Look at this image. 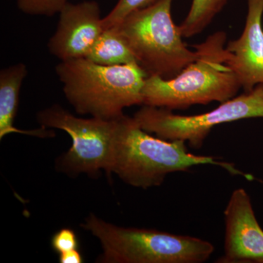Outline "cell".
<instances>
[{"label": "cell", "instance_id": "cell-1", "mask_svg": "<svg viewBox=\"0 0 263 263\" xmlns=\"http://www.w3.org/2000/svg\"><path fill=\"white\" fill-rule=\"evenodd\" d=\"M204 164L218 166L233 176L252 178L233 163L210 156L190 153L185 142L150 136L133 117L123 115L117 119L110 173L128 184L142 189L160 186L167 175L187 172L195 166Z\"/></svg>", "mask_w": 263, "mask_h": 263}, {"label": "cell", "instance_id": "cell-2", "mask_svg": "<svg viewBox=\"0 0 263 263\" xmlns=\"http://www.w3.org/2000/svg\"><path fill=\"white\" fill-rule=\"evenodd\" d=\"M227 34L218 31L195 45L197 56L171 79L148 76L143 89V105L181 110L212 102L224 103L238 94V78L227 65Z\"/></svg>", "mask_w": 263, "mask_h": 263}, {"label": "cell", "instance_id": "cell-3", "mask_svg": "<svg viewBox=\"0 0 263 263\" xmlns=\"http://www.w3.org/2000/svg\"><path fill=\"white\" fill-rule=\"evenodd\" d=\"M56 73L65 98L81 115L114 120L124 109L143 105V89L148 75L137 62L98 65L86 58L61 61Z\"/></svg>", "mask_w": 263, "mask_h": 263}, {"label": "cell", "instance_id": "cell-4", "mask_svg": "<svg viewBox=\"0 0 263 263\" xmlns=\"http://www.w3.org/2000/svg\"><path fill=\"white\" fill-rule=\"evenodd\" d=\"M103 249L100 262L107 263H202L214 246L201 238L157 230L122 228L91 214L81 224Z\"/></svg>", "mask_w": 263, "mask_h": 263}, {"label": "cell", "instance_id": "cell-5", "mask_svg": "<svg viewBox=\"0 0 263 263\" xmlns=\"http://www.w3.org/2000/svg\"><path fill=\"white\" fill-rule=\"evenodd\" d=\"M173 0L157 3L127 15L117 27L148 76L171 79L197 56L182 40L179 26L171 16Z\"/></svg>", "mask_w": 263, "mask_h": 263}, {"label": "cell", "instance_id": "cell-6", "mask_svg": "<svg viewBox=\"0 0 263 263\" xmlns=\"http://www.w3.org/2000/svg\"><path fill=\"white\" fill-rule=\"evenodd\" d=\"M138 125L167 141H182L199 149L216 126L252 118H263V84L221 103L211 111L183 116L169 109L143 105L135 114Z\"/></svg>", "mask_w": 263, "mask_h": 263}, {"label": "cell", "instance_id": "cell-7", "mask_svg": "<svg viewBox=\"0 0 263 263\" xmlns=\"http://www.w3.org/2000/svg\"><path fill=\"white\" fill-rule=\"evenodd\" d=\"M117 119L76 117L58 105L37 114V122L45 128L66 132L72 146L60 161L62 169L72 174H94L100 170L110 174Z\"/></svg>", "mask_w": 263, "mask_h": 263}, {"label": "cell", "instance_id": "cell-8", "mask_svg": "<svg viewBox=\"0 0 263 263\" xmlns=\"http://www.w3.org/2000/svg\"><path fill=\"white\" fill-rule=\"evenodd\" d=\"M224 215V254L216 262L263 263V230L245 189L232 193Z\"/></svg>", "mask_w": 263, "mask_h": 263}, {"label": "cell", "instance_id": "cell-9", "mask_svg": "<svg viewBox=\"0 0 263 263\" xmlns=\"http://www.w3.org/2000/svg\"><path fill=\"white\" fill-rule=\"evenodd\" d=\"M98 3L85 1L67 3L60 12V20L48 48L61 61L85 58L103 32Z\"/></svg>", "mask_w": 263, "mask_h": 263}, {"label": "cell", "instance_id": "cell-10", "mask_svg": "<svg viewBox=\"0 0 263 263\" xmlns=\"http://www.w3.org/2000/svg\"><path fill=\"white\" fill-rule=\"evenodd\" d=\"M243 32L226 46V63L245 92L263 84V0H247Z\"/></svg>", "mask_w": 263, "mask_h": 263}, {"label": "cell", "instance_id": "cell-11", "mask_svg": "<svg viewBox=\"0 0 263 263\" xmlns=\"http://www.w3.org/2000/svg\"><path fill=\"white\" fill-rule=\"evenodd\" d=\"M28 71L23 63L5 67L0 72V139L11 133L28 135L38 138H51L55 136L47 128L23 130L14 126L18 109L21 88Z\"/></svg>", "mask_w": 263, "mask_h": 263}, {"label": "cell", "instance_id": "cell-12", "mask_svg": "<svg viewBox=\"0 0 263 263\" xmlns=\"http://www.w3.org/2000/svg\"><path fill=\"white\" fill-rule=\"evenodd\" d=\"M85 58L105 66L137 62L136 57L117 26L104 29Z\"/></svg>", "mask_w": 263, "mask_h": 263}, {"label": "cell", "instance_id": "cell-13", "mask_svg": "<svg viewBox=\"0 0 263 263\" xmlns=\"http://www.w3.org/2000/svg\"><path fill=\"white\" fill-rule=\"evenodd\" d=\"M229 0H193L186 18L179 26L183 37H193L203 32Z\"/></svg>", "mask_w": 263, "mask_h": 263}, {"label": "cell", "instance_id": "cell-14", "mask_svg": "<svg viewBox=\"0 0 263 263\" xmlns=\"http://www.w3.org/2000/svg\"><path fill=\"white\" fill-rule=\"evenodd\" d=\"M159 0H119L111 11L103 18L104 29L114 27L129 13L157 3Z\"/></svg>", "mask_w": 263, "mask_h": 263}, {"label": "cell", "instance_id": "cell-15", "mask_svg": "<svg viewBox=\"0 0 263 263\" xmlns=\"http://www.w3.org/2000/svg\"><path fill=\"white\" fill-rule=\"evenodd\" d=\"M17 3L25 14L52 16L60 13L68 0H17Z\"/></svg>", "mask_w": 263, "mask_h": 263}, {"label": "cell", "instance_id": "cell-16", "mask_svg": "<svg viewBox=\"0 0 263 263\" xmlns=\"http://www.w3.org/2000/svg\"><path fill=\"white\" fill-rule=\"evenodd\" d=\"M51 247L59 254L78 249L79 240L77 235L70 228H62L52 237Z\"/></svg>", "mask_w": 263, "mask_h": 263}, {"label": "cell", "instance_id": "cell-17", "mask_svg": "<svg viewBox=\"0 0 263 263\" xmlns=\"http://www.w3.org/2000/svg\"><path fill=\"white\" fill-rule=\"evenodd\" d=\"M59 262L60 263H82L84 262V258L78 249L59 254Z\"/></svg>", "mask_w": 263, "mask_h": 263}]
</instances>
